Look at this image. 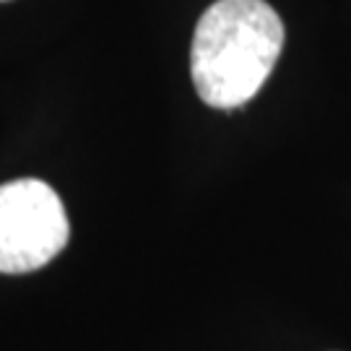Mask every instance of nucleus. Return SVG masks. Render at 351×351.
Masks as SVG:
<instances>
[{
	"instance_id": "nucleus-1",
	"label": "nucleus",
	"mask_w": 351,
	"mask_h": 351,
	"mask_svg": "<svg viewBox=\"0 0 351 351\" xmlns=\"http://www.w3.org/2000/svg\"><path fill=\"white\" fill-rule=\"evenodd\" d=\"M284 47V24L265 0H216L193 34L190 75L208 107L237 110L261 91Z\"/></svg>"
},
{
	"instance_id": "nucleus-2",
	"label": "nucleus",
	"mask_w": 351,
	"mask_h": 351,
	"mask_svg": "<svg viewBox=\"0 0 351 351\" xmlns=\"http://www.w3.org/2000/svg\"><path fill=\"white\" fill-rule=\"evenodd\" d=\"M71 237L60 195L26 177L0 185V274H29L60 255Z\"/></svg>"
},
{
	"instance_id": "nucleus-3",
	"label": "nucleus",
	"mask_w": 351,
	"mask_h": 351,
	"mask_svg": "<svg viewBox=\"0 0 351 351\" xmlns=\"http://www.w3.org/2000/svg\"><path fill=\"white\" fill-rule=\"evenodd\" d=\"M0 3H5V0H0Z\"/></svg>"
}]
</instances>
